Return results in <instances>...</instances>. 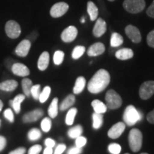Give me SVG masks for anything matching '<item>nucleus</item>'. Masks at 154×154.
Listing matches in <instances>:
<instances>
[{"label":"nucleus","mask_w":154,"mask_h":154,"mask_svg":"<svg viewBox=\"0 0 154 154\" xmlns=\"http://www.w3.org/2000/svg\"><path fill=\"white\" fill-rule=\"evenodd\" d=\"M111 82V76L106 69H101L96 72L87 84L88 91L91 94H97L104 91Z\"/></svg>","instance_id":"obj_1"},{"label":"nucleus","mask_w":154,"mask_h":154,"mask_svg":"<svg viewBox=\"0 0 154 154\" xmlns=\"http://www.w3.org/2000/svg\"><path fill=\"white\" fill-rule=\"evenodd\" d=\"M143 118V114L140 111H138L133 105H128L124 112L123 119L125 124L128 126H134L136 123L139 122Z\"/></svg>","instance_id":"obj_2"},{"label":"nucleus","mask_w":154,"mask_h":154,"mask_svg":"<svg viewBox=\"0 0 154 154\" xmlns=\"http://www.w3.org/2000/svg\"><path fill=\"white\" fill-rule=\"evenodd\" d=\"M128 143L133 152L139 151L143 144V134L138 128H133L128 134Z\"/></svg>","instance_id":"obj_3"},{"label":"nucleus","mask_w":154,"mask_h":154,"mask_svg":"<svg viewBox=\"0 0 154 154\" xmlns=\"http://www.w3.org/2000/svg\"><path fill=\"white\" fill-rule=\"evenodd\" d=\"M106 106L111 110H115L121 106L123 103L122 98L113 89L109 90L105 96Z\"/></svg>","instance_id":"obj_4"},{"label":"nucleus","mask_w":154,"mask_h":154,"mask_svg":"<svg viewBox=\"0 0 154 154\" xmlns=\"http://www.w3.org/2000/svg\"><path fill=\"white\" fill-rule=\"evenodd\" d=\"M123 7L131 14H138L145 9V0H124Z\"/></svg>","instance_id":"obj_5"},{"label":"nucleus","mask_w":154,"mask_h":154,"mask_svg":"<svg viewBox=\"0 0 154 154\" xmlns=\"http://www.w3.org/2000/svg\"><path fill=\"white\" fill-rule=\"evenodd\" d=\"M138 94L141 99L148 100L151 99L154 95V81L150 80L144 82L140 86Z\"/></svg>","instance_id":"obj_6"},{"label":"nucleus","mask_w":154,"mask_h":154,"mask_svg":"<svg viewBox=\"0 0 154 154\" xmlns=\"http://www.w3.org/2000/svg\"><path fill=\"white\" fill-rule=\"evenodd\" d=\"M21 26L16 21L9 20L5 24V32L10 38H17L21 34Z\"/></svg>","instance_id":"obj_7"},{"label":"nucleus","mask_w":154,"mask_h":154,"mask_svg":"<svg viewBox=\"0 0 154 154\" xmlns=\"http://www.w3.org/2000/svg\"><path fill=\"white\" fill-rule=\"evenodd\" d=\"M69 8V5L66 2H61L56 3L50 9V15L53 18H59L66 14Z\"/></svg>","instance_id":"obj_8"},{"label":"nucleus","mask_w":154,"mask_h":154,"mask_svg":"<svg viewBox=\"0 0 154 154\" xmlns=\"http://www.w3.org/2000/svg\"><path fill=\"white\" fill-rule=\"evenodd\" d=\"M125 33L130 38L131 41L135 44H138L141 42V34L138 29L134 25L129 24L125 28Z\"/></svg>","instance_id":"obj_9"},{"label":"nucleus","mask_w":154,"mask_h":154,"mask_svg":"<svg viewBox=\"0 0 154 154\" xmlns=\"http://www.w3.org/2000/svg\"><path fill=\"white\" fill-rule=\"evenodd\" d=\"M78 34V30L76 26H69L61 32V38L65 43H70L76 39Z\"/></svg>","instance_id":"obj_10"},{"label":"nucleus","mask_w":154,"mask_h":154,"mask_svg":"<svg viewBox=\"0 0 154 154\" xmlns=\"http://www.w3.org/2000/svg\"><path fill=\"white\" fill-rule=\"evenodd\" d=\"M126 129V124L124 122H118L111 127L108 131V136L111 139L119 138Z\"/></svg>","instance_id":"obj_11"},{"label":"nucleus","mask_w":154,"mask_h":154,"mask_svg":"<svg viewBox=\"0 0 154 154\" xmlns=\"http://www.w3.org/2000/svg\"><path fill=\"white\" fill-rule=\"evenodd\" d=\"M44 111L41 109H34V110L26 113L22 117V121L25 124H30L37 121L44 116Z\"/></svg>","instance_id":"obj_12"},{"label":"nucleus","mask_w":154,"mask_h":154,"mask_svg":"<svg viewBox=\"0 0 154 154\" xmlns=\"http://www.w3.org/2000/svg\"><path fill=\"white\" fill-rule=\"evenodd\" d=\"M32 43L29 40L24 39L17 46L15 49V53L20 57H26L28 55L31 49Z\"/></svg>","instance_id":"obj_13"},{"label":"nucleus","mask_w":154,"mask_h":154,"mask_svg":"<svg viewBox=\"0 0 154 154\" xmlns=\"http://www.w3.org/2000/svg\"><path fill=\"white\" fill-rule=\"evenodd\" d=\"M11 69L13 74L20 77H26L30 74L29 69L22 63H14Z\"/></svg>","instance_id":"obj_14"},{"label":"nucleus","mask_w":154,"mask_h":154,"mask_svg":"<svg viewBox=\"0 0 154 154\" xmlns=\"http://www.w3.org/2000/svg\"><path fill=\"white\" fill-rule=\"evenodd\" d=\"M106 23L103 19L99 18L96 19V22L95 23L93 28V34L96 37H101L106 32Z\"/></svg>","instance_id":"obj_15"},{"label":"nucleus","mask_w":154,"mask_h":154,"mask_svg":"<svg viewBox=\"0 0 154 154\" xmlns=\"http://www.w3.org/2000/svg\"><path fill=\"white\" fill-rule=\"evenodd\" d=\"M106 47L104 44L101 42H96L92 44L87 50V54L89 57H97L103 54L105 52Z\"/></svg>","instance_id":"obj_16"},{"label":"nucleus","mask_w":154,"mask_h":154,"mask_svg":"<svg viewBox=\"0 0 154 154\" xmlns=\"http://www.w3.org/2000/svg\"><path fill=\"white\" fill-rule=\"evenodd\" d=\"M134 56V51L129 48H123V49L118 50L115 53L116 58L121 61L128 60V59H132Z\"/></svg>","instance_id":"obj_17"},{"label":"nucleus","mask_w":154,"mask_h":154,"mask_svg":"<svg viewBox=\"0 0 154 154\" xmlns=\"http://www.w3.org/2000/svg\"><path fill=\"white\" fill-rule=\"evenodd\" d=\"M49 54L48 51H44L42 53L37 62V67L40 71L44 72L48 68L49 64Z\"/></svg>","instance_id":"obj_18"},{"label":"nucleus","mask_w":154,"mask_h":154,"mask_svg":"<svg viewBox=\"0 0 154 154\" xmlns=\"http://www.w3.org/2000/svg\"><path fill=\"white\" fill-rule=\"evenodd\" d=\"M18 86V83L14 79H9L0 83V90L4 91L10 92L14 91Z\"/></svg>","instance_id":"obj_19"},{"label":"nucleus","mask_w":154,"mask_h":154,"mask_svg":"<svg viewBox=\"0 0 154 154\" xmlns=\"http://www.w3.org/2000/svg\"><path fill=\"white\" fill-rule=\"evenodd\" d=\"M76 102V98L74 94H69L64 99L61 101L60 106H59V109L61 111H63L66 109L72 107L74 103Z\"/></svg>","instance_id":"obj_20"},{"label":"nucleus","mask_w":154,"mask_h":154,"mask_svg":"<svg viewBox=\"0 0 154 154\" xmlns=\"http://www.w3.org/2000/svg\"><path fill=\"white\" fill-rule=\"evenodd\" d=\"M86 84V79L84 76H79L76 79L74 88H73V92L74 94H79L84 91Z\"/></svg>","instance_id":"obj_21"},{"label":"nucleus","mask_w":154,"mask_h":154,"mask_svg":"<svg viewBox=\"0 0 154 154\" xmlns=\"http://www.w3.org/2000/svg\"><path fill=\"white\" fill-rule=\"evenodd\" d=\"M59 113V100L58 98H54L51 103H50L49 109H48V114L51 119H55Z\"/></svg>","instance_id":"obj_22"},{"label":"nucleus","mask_w":154,"mask_h":154,"mask_svg":"<svg viewBox=\"0 0 154 154\" xmlns=\"http://www.w3.org/2000/svg\"><path fill=\"white\" fill-rule=\"evenodd\" d=\"M91 106L94 109V112L97 113H101V114L105 113L108 109L106 105L103 102H102L101 101L98 99L94 100L91 102Z\"/></svg>","instance_id":"obj_23"},{"label":"nucleus","mask_w":154,"mask_h":154,"mask_svg":"<svg viewBox=\"0 0 154 154\" xmlns=\"http://www.w3.org/2000/svg\"><path fill=\"white\" fill-rule=\"evenodd\" d=\"M24 94H18L14 97V99L12 100V103L11 106H12L13 110L16 113H19L21 111V103L25 100Z\"/></svg>","instance_id":"obj_24"},{"label":"nucleus","mask_w":154,"mask_h":154,"mask_svg":"<svg viewBox=\"0 0 154 154\" xmlns=\"http://www.w3.org/2000/svg\"><path fill=\"white\" fill-rule=\"evenodd\" d=\"M87 12L90 17L91 21H95L98 18L99 9L93 2L89 1L87 3Z\"/></svg>","instance_id":"obj_25"},{"label":"nucleus","mask_w":154,"mask_h":154,"mask_svg":"<svg viewBox=\"0 0 154 154\" xmlns=\"http://www.w3.org/2000/svg\"><path fill=\"white\" fill-rule=\"evenodd\" d=\"M124 43V38L120 34L113 32L111 34L110 39V45L112 47H119Z\"/></svg>","instance_id":"obj_26"},{"label":"nucleus","mask_w":154,"mask_h":154,"mask_svg":"<svg viewBox=\"0 0 154 154\" xmlns=\"http://www.w3.org/2000/svg\"><path fill=\"white\" fill-rule=\"evenodd\" d=\"M92 120H93L92 126H93L94 129H99V128H101V127L103 124V114L94 112L93 114H92Z\"/></svg>","instance_id":"obj_27"},{"label":"nucleus","mask_w":154,"mask_h":154,"mask_svg":"<svg viewBox=\"0 0 154 154\" xmlns=\"http://www.w3.org/2000/svg\"><path fill=\"white\" fill-rule=\"evenodd\" d=\"M83 133V126L82 125H76L72 128H69L68 131V136L69 138H73V139H76L77 137L82 136Z\"/></svg>","instance_id":"obj_28"},{"label":"nucleus","mask_w":154,"mask_h":154,"mask_svg":"<svg viewBox=\"0 0 154 154\" xmlns=\"http://www.w3.org/2000/svg\"><path fill=\"white\" fill-rule=\"evenodd\" d=\"M33 84H32V81L30 79L24 78L22 81V87L23 92L25 96L26 97H29L31 96V88H32Z\"/></svg>","instance_id":"obj_29"},{"label":"nucleus","mask_w":154,"mask_h":154,"mask_svg":"<svg viewBox=\"0 0 154 154\" xmlns=\"http://www.w3.org/2000/svg\"><path fill=\"white\" fill-rule=\"evenodd\" d=\"M77 112H78V109L76 108H71L69 109L66 115V118H65V123L66 125L72 126L74 122V119L77 114Z\"/></svg>","instance_id":"obj_30"},{"label":"nucleus","mask_w":154,"mask_h":154,"mask_svg":"<svg viewBox=\"0 0 154 154\" xmlns=\"http://www.w3.org/2000/svg\"><path fill=\"white\" fill-rule=\"evenodd\" d=\"M27 136L29 140H31V141H36V140H38L42 137V132L38 128H32V129L29 131Z\"/></svg>","instance_id":"obj_31"},{"label":"nucleus","mask_w":154,"mask_h":154,"mask_svg":"<svg viewBox=\"0 0 154 154\" xmlns=\"http://www.w3.org/2000/svg\"><path fill=\"white\" fill-rule=\"evenodd\" d=\"M86 51V48L84 46H76V47H74V49H73L72 57L73 59L74 60H76V59H79L84 55V54L85 53Z\"/></svg>","instance_id":"obj_32"},{"label":"nucleus","mask_w":154,"mask_h":154,"mask_svg":"<svg viewBox=\"0 0 154 154\" xmlns=\"http://www.w3.org/2000/svg\"><path fill=\"white\" fill-rule=\"evenodd\" d=\"M51 88L49 86H46L43 88V90L40 93L39 98H38V101H39L40 103H44L47 101L48 99L49 98L50 94H51Z\"/></svg>","instance_id":"obj_33"},{"label":"nucleus","mask_w":154,"mask_h":154,"mask_svg":"<svg viewBox=\"0 0 154 154\" xmlns=\"http://www.w3.org/2000/svg\"><path fill=\"white\" fill-rule=\"evenodd\" d=\"M64 56L65 54L63 51H61V50L56 51L53 57V61L54 64L57 65V66L61 65L63 61V59H64Z\"/></svg>","instance_id":"obj_34"},{"label":"nucleus","mask_w":154,"mask_h":154,"mask_svg":"<svg viewBox=\"0 0 154 154\" xmlns=\"http://www.w3.org/2000/svg\"><path fill=\"white\" fill-rule=\"evenodd\" d=\"M51 126H52V122H51V119L46 117L42 119L41 121V128L44 132H49L51 130Z\"/></svg>","instance_id":"obj_35"},{"label":"nucleus","mask_w":154,"mask_h":154,"mask_svg":"<svg viewBox=\"0 0 154 154\" xmlns=\"http://www.w3.org/2000/svg\"><path fill=\"white\" fill-rule=\"evenodd\" d=\"M30 93L34 100H38L40 93H41V85L36 84V85L32 86Z\"/></svg>","instance_id":"obj_36"},{"label":"nucleus","mask_w":154,"mask_h":154,"mask_svg":"<svg viewBox=\"0 0 154 154\" xmlns=\"http://www.w3.org/2000/svg\"><path fill=\"white\" fill-rule=\"evenodd\" d=\"M108 150L111 154H119L121 151V146L119 143H112L108 146Z\"/></svg>","instance_id":"obj_37"},{"label":"nucleus","mask_w":154,"mask_h":154,"mask_svg":"<svg viewBox=\"0 0 154 154\" xmlns=\"http://www.w3.org/2000/svg\"><path fill=\"white\" fill-rule=\"evenodd\" d=\"M4 116L9 122L14 123V116L13 111L11 109H7L6 110H5V111H4Z\"/></svg>","instance_id":"obj_38"},{"label":"nucleus","mask_w":154,"mask_h":154,"mask_svg":"<svg viewBox=\"0 0 154 154\" xmlns=\"http://www.w3.org/2000/svg\"><path fill=\"white\" fill-rule=\"evenodd\" d=\"M87 143V139L86 137L83 136H80L76 138L75 140V145L79 148H83Z\"/></svg>","instance_id":"obj_39"},{"label":"nucleus","mask_w":154,"mask_h":154,"mask_svg":"<svg viewBox=\"0 0 154 154\" xmlns=\"http://www.w3.org/2000/svg\"><path fill=\"white\" fill-rule=\"evenodd\" d=\"M146 42H147L148 45L150 47L154 48V29L148 34L147 38H146Z\"/></svg>","instance_id":"obj_40"},{"label":"nucleus","mask_w":154,"mask_h":154,"mask_svg":"<svg viewBox=\"0 0 154 154\" xmlns=\"http://www.w3.org/2000/svg\"><path fill=\"white\" fill-rule=\"evenodd\" d=\"M42 146L36 144V145L32 146V147L29 149L28 154H39L42 151Z\"/></svg>","instance_id":"obj_41"},{"label":"nucleus","mask_w":154,"mask_h":154,"mask_svg":"<svg viewBox=\"0 0 154 154\" xmlns=\"http://www.w3.org/2000/svg\"><path fill=\"white\" fill-rule=\"evenodd\" d=\"M66 149V146L65 144H63V143L59 144V145L56 147V149L54 150V151L53 154H62L63 152L65 151Z\"/></svg>","instance_id":"obj_42"},{"label":"nucleus","mask_w":154,"mask_h":154,"mask_svg":"<svg viewBox=\"0 0 154 154\" xmlns=\"http://www.w3.org/2000/svg\"><path fill=\"white\" fill-rule=\"evenodd\" d=\"M83 149L82 148H79L77 146H73V147L70 148L66 152V154H81L82 153Z\"/></svg>","instance_id":"obj_43"},{"label":"nucleus","mask_w":154,"mask_h":154,"mask_svg":"<svg viewBox=\"0 0 154 154\" xmlns=\"http://www.w3.org/2000/svg\"><path fill=\"white\" fill-rule=\"evenodd\" d=\"M146 14L151 18H154V0L153 2L151 3V5L149 6V8L146 10Z\"/></svg>","instance_id":"obj_44"},{"label":"nucleus","mask_w":154,"mask_h":154,"mask_svg":"<svg viewBox=\"0 0 154 154\" xmlns=\"http://www.w3.org/2000/svg\"><path fill=\"white\" fill-rule=\"evenodd\" d=\"M44 144H45L46 147H50V148H54L56 145L55 140L52 139L51 138H47V139L44 141Z\"/></svg>","instance_id":"obj_45"},{"label":"nucleus","mask_w":154,"mask_h":154,"mask_svg":"<svg viewBox=\"0 0 154 154\" xmlns=\"http://www.w3.org/2000/svg\"><path fill=\"white\" fill-rule=\"evenodd\" d=\"M25 153H26V149L24 147H19L10 151L9 154H25Z\"/></svg>","instance_id":"obj_46"},{"label":"nucleus","mask_w":154,"mask_h":154,"mask_svg":"<svg viewBox=\"0 0 154 154\" xmlns=\"http://www.w3.org/2000/svg\"><path fill=\"white\" fill-rule=\"evenodd\" d=\"M146 119L150 124H154V109L148 113L147 116H146Z\"/></svg>","instance_id":"obj_47"},{"label":"nucleus","mask_w":154,"mask_h":154,"mask_svg":"<svg viewBox=\"0 0 154 154\" xmlns=\"http://www.w3.org/2000/svg\"><path fill=\"white\" fill-rule=\"evenodd\" d=\"M7 146V139L5 136H0V151H3Z\"/></svg>","instance_id":"obj_48"},{"label":"nucleus","mask_w":154,"mask_h":154,"mask_svg":"<svg viewBox=\"0 0 154 154\" xmlns=\"http://www.w3.org/2000/svg\"><path fill=\"white\" fill-rule=\"evenodd\" d=\"M38 32H36V31H34V32H32L29 35L27 36V38H26V39L29 40L30 42H33L34 40H36V38L38 37Z\"/></svg>","instance_id":"obj_49"},{"label":"nucleus","mask_w":154,"mask_h":154,"mask_svg":"<svg viewBox=\"0 0 154 154\" xmlns=\"http://www.w3.org/2000/svg\"><path fill=\"white\" fill-rule=\"evenodd\" d=\"M43 154H53V148L46 147L44 150Z\"/></svg>","instance_id":"obj_50"},{"label":"nucleus","mask_w":154,"mask_h":154,"mask_svg":"<svg viewBox=\"0 0 154 154\" xmlns=\"http://www.w3.org/2000/svg\"><path fill=\"white\" fill-rule=\"evenodd\" d=\"M3 106H4V103H3L2 101V100H0V112H1L2 110Z\"/></svg>","instance_id":"obj_51"},{"label":"nucleus","mask_w":154,"mask_h":154,"mask_svg":"<svg viewBox=\"0 0 154 154\" xmlns=\"http://www.w3.org/2000/svg\"><path fill=\"white\" fill-rule=\"evenodd\" d=\"M81 22L83 23V24H84V23L85 22V18H84V17H82V18L81 19Z\"/></svg>","instance_id":"obj_52"},{"label":"nucleus","mask_w":154,"mask_h":154,"mask_svg":"<svg viewBox=\"0 0 154 154\" xmlns=\"http://www.w3.org/2000/svg\"><path fill=\"white\" fill-rule=\"evenodd\" d=\"M108 1H109V2H113V1H115V0H108Z\"/></svg>","instance_id":"obj_53"},{"label":"nucleus","mask_w":154,"mask_h":154,"mask_svg":"<svg viewBox=\"0 0 154 154\" xmlns=\"http://www.w3.org/2000/svg\"><path fill=\"white\" fill-rule=\"evenodd\" d=\"M1 124H2V121L1 119H0V126H1Z\"/></svg>","instance_id":"obj_54"},{"label":"nucleus","mask_w":154,"mask_h":154,"mask_svg":"<svg viewBox=\"0 0 154 154\" xmlns=\"http://www.w3.org/2000/svg\"><path fill=\"white\" fill-rule=\"evenodd\" d=\"M140 154H149V153H140Z\"/></svg>","instance_id":"obj_55"},{"label":"nucleus","mask_w":154,"mask_h":154,"mask_svg":"<svg viewBox=\"0 0 154 154\" xmlns=\"http://www.w3.org/2000/svg\"><path fill=\"white\" fill-rule=\"evenodd\" d=\"M125 154H129V153H125Z\"/></svg>","instance_id":"obj_56"}]
</instances>
